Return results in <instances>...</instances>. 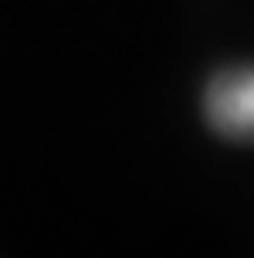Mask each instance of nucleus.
I'll use <instances>...</instances> for the list:
<instances>
[{"instance_id": "obj_1", "label": "nucleus", "mask_w": 254, "mask_h": 258, "mask_svg": "<svg viewBox=\"0 0 254 258\" xmlns=\"http://www.w3.org/2000/svg\"><path fill=\"white\" fill-rule=\"evenodd\" d=\"M205 121L213 133L254 145V69H224L205 88Z\"/></svg>"}]
</instances>
